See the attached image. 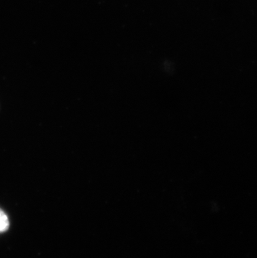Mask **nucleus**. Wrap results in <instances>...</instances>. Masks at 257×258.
Returning <instances> with one entry per match:
<instances>
[{"instance_id":"nucleus-1","label":"nucleus","mask_w":257,"mask_h":258,"mask_svg":"<svg viewBox=\"0 0 257 258\" xmlns=\"http://www.w3.org/2000/svg\"><path fill=\"white\" fill-rule=\"evenodd\" d=\"M10 227V221L5 212L0 209V233L7 231Z\"/></svg>"}]
</instances>
